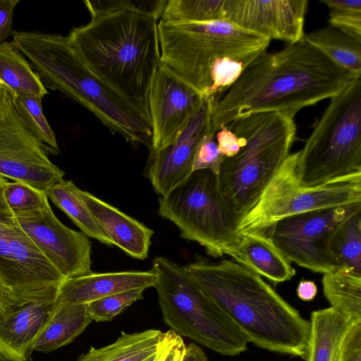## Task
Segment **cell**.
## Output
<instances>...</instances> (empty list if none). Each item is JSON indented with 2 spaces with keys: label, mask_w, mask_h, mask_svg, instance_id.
<instances>
[{
  "label": "cell",
  "mask_w": 361,
  "mask_h": 361,
  "mask_svg": "<svg viewBox=\"0 0 361 361\" xmlns=\"http://www.w3.org/2000/svg\"><path fill=\"white\" fill-rule=\"evenodd\" d=\"M356 79L303 38L279 51H266L224 93L211 98L208 131L215 135L233 121L257 112L294 118L302 108L334 97Z\"/></svg>",
  "instance_id": "1"
},
{
  "label": "cell",
  "mask_w": 361,
  "mask_h": 361,
  "mask_svg": "<svg viewBox=\"0 0 361 361\" xmlns=\"http://www.w3.org/2000/svg\"><path fill=\"white\" fill-rule=\"evenodd\" d=\"M84 3L90 20L70 32L72 47L98 78L149 112L150 85L161 63L158 19L166 1L152 10L130 1Z\"/></svg>",
  "instance_id": "2"
},
{
  "label": "cell",
  "mask_w": 361,
  "mask_h": 361,
  "mask_svg": "<svg viewBox=\"0 0 361 361\" xmlns=\"http://www.w3.org/2000/svg\"><path fill=\"white\" fill-rule=\"evenodd\" d=\"M185 267L249 343L305 360L310 322L261 276L231 259Z\"/></svg>",
  "instance_id": "3"
},
{
  "label": "cell",
  "mask_w": 361,
  "mask_h": 361,
  "mask_svg": "<svg viewBox=\"0 0 361 361\" xmlns=\"http://www.w3.org/2000/svg\"><path fill=\"white\" fill-rule=\"evenodd\" d=\"M13 42L45 87L59 90L93 113L114 134L152 147L149 112L98 78L72 47L68 36L13 31Z\"/></svg>",
  "instance_id": "4"
},
{
  "label": "cell",
  "mask_w": 361,
  "mask_h": 361,
  "mask_svg": "<svg viewBox=\"0 0 361 361\" xmlns=\"http://www.w3.org/2000/svg\"><path fill=\"white\" fill-rule=\"evenodd\" d=\"M227 127L239 139L240 150L224 157L217 175L220 192L238 226L259 200L289 156L295 141L294 119L279 112H257Z\"/></svg>",
  "instance_id": "5"
},
{
  "label": "cell",
  "mask_w": 361,
  "mask_h": 361,
  "mask_svg": "<svg viewBox=\"0 0 361 361\" xmlns=\"http://www.w3.org/2000/svg\"><path fill=\"white\" fill-rule=\"evenodd\" d=\"M161 61L209 98L211 76L218 64L233 59L247 66L266 51L270 39L246 31L227 20L207 23L159 20Z\"/></svg>",
  "instance_id": "6"
},
{
  "label": "cell",
  "mask_w": 361,
  "mask_h": 361,
  "mask_svg": "<svg viewBox=\"0 0 361 361\" xmlns=\"http://www.w3.org/2000/svg\"><path fill=\"white\" fill-rule=\"evenodd\" d=\"M152 270L164 321L172 330L222 355L247 350L246 336L185 267L157 256Z\"/></svg>",
  "instance_id": "7"
},
{
  "label": "cell",
  "mask_w": 361,
  "mask_h": 361,
  "mask_svg": "<svg viewBox=\"0 0 361 361\" xmlns=\"http://www.w3.org/2000/svg\"><path fill=\"white\" fill-rule=\"evenodd\" d=\"M361 174V78L331 98L298 152L301 185L317 187Z\"/></svg>",
  "instance_id": "8"
},
{
  "label": "cell",
  "mask_w": 361,
  "mask_h": 361,
  "mask_svg": "<svg viewBox=\"0 0 361 361\" xmlns=\"http://www.w3.org/2000/svg\"><path fill=\"white\" fill-rule=\"evenodd\" d=\"M158 212L179 228L182 238L198 243L212 257H232L240 243L241 234L210 170L193 171L160 197Z\"/></svg>",
  "instance_id": "9"
},
{
  "label": "cell",
  "mask_w": 361,
  "mask_h": 361,
  "mask_svg": "<svg viewBox=\"0 0 361 361\" xmlns=\"http://www.w3.org/2000/svg\"><path fill=\"white\" fill-rule=\"evenodd\" d=\"M298 152L290 154L237 226L240 234H267L276 222L312 211L361 204V174L317 187L300 185L297 176Z\"/></svg>",
  "instance_id": "10"
},
{
  "label": "cell",
  "mask_w": 361,
  "mask_h": 361,
  "mask_svg": "<svg viewBox=\"0 0 361 361\" xmlns=\"http://www.w3.org/2000/svg\"><path fill=\"white\" fill-rule=\"evenodd\" d=\"M0 176V280L13 298L55 300L65 278L20 226L4 194Z\"/></svg>",
  "instance_id": "11"
},
{
  "label": "cell",
  "mask_w": 361,
  "mask_h": 361,
  "mask_svg": "<svg viewBox=\"0 0 361 361\" xmlns=\"http://www.w3.org/2000/svg\"><path fill=\"white\" fill-rule=\"evenodd\" d=\"M49 154H57L35 137L16 109L13 91L0 80V176L45 193L65 175Z\"/></svg>",
  "instance_id": "12"
},
{
  "label": "cell",
  "mask_w": 361,
  "mask_h": 361,
  "mask_svg": "<svg viewBox=\"0 0 361 361\" xmlns=\"http://www.w3.org/2000/svg\"><path fill=\"white\" fill-rule=\"evenodd\" d=\"M361 204L317 210L291 216L269 228L275 246L291 262L322 274L343 267L331 244L336 230Z\"/></svg>",
  "instance_id": "13"
},
{
  "label": "cell",
  "mask_w": 361,
  "mask_h": 361,
  "mask_svg": "<svg viewBox=\"0 0 361 361\" xmlns=\"http://www.w3.org/2000/svg\"><path fill=\"white\" fill-rule=\"evenodd\" d=\"M15 216L31 241L65 279L92 272L88 237L64 226L48 200L38 210Z\"/></svg>",
  "instance_id": "14"
},
{
  "label": "cell",
  "mask_w": 361,
  "mask_h": 361,
  "mask_svg": "<svg viewBox=\"0 0 361 361\" xmlns=\"http://www.w3.org/2000/svg\"><path fill=\"white\" fill-rule=\"evenodd\" d=\"M203 100L195 88L161 63L147 98L152 133L150 151L157 152L172 144Z\"/></svg>",
  "instance_id": "15"
},
{
  "label": "cell",
  "mask_w": 361,
  "mask_h": 361,
  "mask_svg": "<svg viewBox=\"0 0 361 361\" xmlns=\"http://www.w3.org/2000/svg\"><path fill=\"white\" fill-rule=\"evenodd\" d=\"M307 0H224V20L252 33L288 44L304 36Z\"/></svg>",
  "instance_id": "16"
},
{
  "label": "cell",
  "mask_w": 361,
  "mask_h": 361,
  "mask_svg": "<svg viewBox=\"0 0 361 361\" xmlns=\"http://www.w3.org/2000/svg\"><path fill=\"white\" fill-rule=\"evenodd\" d=\"M210 110L211 99H204L172 144L157 152L150 151L145 176L160 197L166 195L192 174L195 149L207 132Z\"/></svg>",
  "instance_id": "17"
},
{
  "label": "cell",
  "mask_w": 361,
  "mask_h": 361,
  "mask_svg": "<svg viewBox=\"0 0 361 361\" xmlns=\"http://www.w3.org/2000/svg\"><path fill=\"white\" fill-rule=\"evenodd\" d=\"M55 300L8 296L0 307V353L7 361H27Z\"/></svg>",
  "instance_id": "18"
},
{
  "label": "cell",
  "mask_w": 361,
  "mask_h": 361,
  "mask_svg": "<svg viewBox=\"0 0 361 361\" xmlns=\"http://www.w3.org/2000/svg\"><path fill=\"white\" fill-rule=\"evenodd\" d=\"M154 272L124 271L90 273L65 279L59 286L53 309L91 302L120 292L154 287Z\"/></svg>",
  "instance_id": "19"
},
{
  "label": "cell",
  "mask_w": 361,
  "mask_h": 361,
  "mask_svg": "<svg viewBox=\"0 0 361 361\" xmlns=\"http://www.w3.org/2000/svg\"><path fill=\"white\" fill-rule=\"evenodd\" d=\"M78 192L113 245L132 257H147L154 234L151 228L89 192L80 189Z\"/></svg>",
  "instance_id": "20"
},
{
  "label": "cell",
  "mask_w": 361,
  "mask_h": 361,
  "mask_svg": "<svg viewBox=\"0 0 361 361\" xmlns=\"http://www.w3.org/2000/svg\"><path fill=\"white\" fill-rule=\"evenodd\" d=\"M231 257L274 283L289 281L295 274L290 262L275 246L268 234H241L240 243Z\"/></svg>",
  "instance_id": "21"
},
{
  "label": "cell",
  "mask_w": 361,
  "mask_h": 361,
  "mask_svg": "<svg viewBox=\"0 0 361 361\" xmlns=\"http://www.w3.org/2000/svg\"><path fill=\"white\" fill-rule=\"evenodd\" d=\"M305 361H336L342 338L352 324L331 307L312 312Z\"/></svg>",
  "instance_id": "22"
},
{
  "label": "cell",
  "mask_w": 361,
  "mask_h": 361,
  "mask_svg": "<svg viewBox=\"0 0 361 361\" xmlns=\"http://www.w3.org/2000/svg\"><path fill=\"white\" fill-rule=\"evenodd\" d=\"M92 322L87 304L52 310L35 339L33 351L48 353L71 343Z\"/></svg>",
  "instance_id": "23"
},
{
  "label": "cell",
  "mask_w": 361,
  "mask_h": 361,
  "mask_svg": "<svg viewBox=\"0 0 361 361\" xmlns=\"http://www.w3.org/2000/svg\"><path fill=\"white\" fill-rule=\"evenodd\" d=\"M163 336L164 332L157 329L121 331L116 341L99 348L91 347L78 361H154Z\"/></svg>",
  "instance_id": "24"
},
{
  "label": "cell",
  "mask_w": 361,
  "mask_h": 361,
  "mask_svg": "<svg viewBox=\"0 0 361 361\" xmlns=\"http://www.w3.org/2000/svg\"><path fill=\"white\" fill-rule=\"evenodd\" d=\"M303 39L335 64L361 78V41L331 26L304 34Z\"/></svg>",
  "instance_id": "25"
},
{
  "label": "cell",
  "mask_w": 361,
  "mask_h": 361,
  "mask_svg": "<svg viewBox=\"0 0 361 361\" xmlns=\"http://www.w3.org/2000/svg\"><path fill=\"white\" fill-rule=\"evenodd\" d=\"M324 295L352 324L361 323V274L342 267L323 274Z\"/></svg>",
  "instance_id": "26"
},
{
  "label": "cell",
  "mask_w": 361,
  "mask_h": 361,
  "mask_svg": "<svg viewBox=\"0 0 361 361\" xmlns=\"http://www.w3.org/2000/svg\"><path fill=\"white\" fill-rule=\"evenodd\" d=\"M79 188L72 180L62 179L45 192L47 198L61 209L87 237L112 246L94 216L79 195Z\"/></svg>",
  "instance_id": "27"
},
{
  "label": "cell",
  "mask_w": 361,
  "mask_h": 361,
  "mask_svg": "<svg viewBox=\"0 0 361 361\" xmlns=\"http://www.w3.org/2000/svg\"><path fill=\"white\" fill-rule=\"evenodd\" d=\"M0 80L15 93L42 98L48 94L40 78L13 42L0 44Z\"/></svg>",
  "instance_id": "28"
},
{
  "label": "cell",
  "mask_w": 361,
  "mask_h": 361,
  "mask_svg": "<svg viewBox=\"0 0 361 361\" xmlns=\"http://www.w3.org/2000/svg\"><path fill=\"white\" fill-rule=\"evenodd\" d=\"M224 0L166 1L161 19L169 22L207 23L224 20Z\"/></svg>",
  "instance_id": "29"
},
{
  "label": "cell",
  "mask_w": 361,
  "mask_h": 361,
  "mask_svg": "<svg viewBox=\"0 0 361 361\" xmlns=\"http://www.w3.org/2000/svg\"><path fill=\"white\" fill-rule=\"evenodd\" d=\"M331 247L343 267L361 274V210L341 224L333 236Z\"/></svg>",
  "instance_id": "30"
},
{
  "label": "cell",
  "mask_w": 361,
  "mask_h": 361,
  "mask_svg": "<svg viewBox=\"0 0 361 361\" xmlns=\"http://www.w3.org/2000/svg\"><path fill=\"white\" fill-rule=\"evenodd\" d=\"M41 100L30 94L14 92L16 109L27 126L39 141L59 154L56 135L44 115Z\"/></svg>",
  "instance_id": "31"
},
{
  "label": "cell",
  "mask_w": 361,
  "mask_h": 361,
  "mask_svg": "<svg viewBox=\"0 0 361 361\" xmlns=\"http://www.w3.org/2000/svg\"><path fill=\"white\" fill-rule=\"evenodd\" d=\"M143 289L120 292L100 298L87 304L92 321H111L134 302L143 299Z\"/></svg>",
  "instance_id": "32"
},
{
  "label": "cell",
  "mask_w": 361,
  "mask_h": 361,
  "mask_svg": "<svg viewBox=\"0 0 361 361\" xmlns=\"http://www.w3.org/2000/svg\"><path fill=\"white\" fill-rule=\"evenodd\" d=\"M4 194L8 207L14 214L38 210L48 200L44 192L18 181L8 180L4 187Z\"/></svg>",
  "instance_id": "33"
},
{
  "label": "cell",
  "mask_w": 361,
  "mask_h": 361,
  "mask_svg": "<svg viewBox=\"0 0 361 361\" xmlns=\"http://www.w3.org/2000/svg\"><path fill=\"white\" fill-rule=\"evenodd\" d=\"M224 157L219 152L214 140V134L207 130L197 145L192 163V172L207 169L218 175Z\"/></svg>",
  "instance_id": "34"
},
{
  "label": "cell",
  "mask_w": 361,
  "mask_h": 361,
  "mask_svg": "<svg viewBox=\"0 0 361 361\" xmlns=\"http://www.w3.org/2000/svg\"><path fill=\"white\" fill-rule=\"evenodd\" d=\"M336 361H361V323L351 325L346 331Z\"/></svg>",
  "instance_id": "35"
},
{
  "label": "cell",
  "mask_w": 361,
  "mask_h": 361,
  "mask_svg": "<svg viewBox=\"0 0 361 361\" xmlns=\"http://www.w3.org/2000/svg\"><path fill=\"white\" fill-rule=\"evenodd\" d=\"M185 345L179 334L170 329L164 332L163 338L154 361H182Z\"/></svg>",
  "instance_id": "36"
},
{
  "label": "cell",
  "mask_w": 361,
  "mask_h": 361,
  "mask_svg": "<svg viewBox=\"0 0 361 361\" xmlns=\"http://www.w3.org/2000/svg\"><path fill=\"white\" fill-rule=\"evenodd\" d=\"M330 26L361 41V12L330 11Z\"/></svg>",
  "instance_id": "37"
},
{
  "label": "cell",
  "mask_w": 361,
  "mask_h": 361,
  "mask_svg": "<svg viewBox=\"0 0 361 361\" xmlns=\"http://www.w3.org/2000/svg\"><path fill=\"white\" fill-rule=\"evenodd\" d=\"M19 0H0V44L13 35V11Z\"/></svg>",
  "instance_id": "38"
},
{
  "label": "cell",
  "mask_w": 361,
  "mask_h": 361,
  "mask_svg": "<svg viewBox=\"0 0 361 361\" xmlns=\"http://www.w3.org/2000/svg\"><path fill=\"white\" fill-rule=\"evenodd\" d=\"M216 137L219 152L224 157H232L239 152V139L227 127L217 131Z\"/></svg>",
  "instance_id": "39"
},
{
  "label": "cell",
  "mask_w": 361,
  "mask_h": 361,
  "mask_svg": "<svg viewBox=\"0 0 361 361\" xmlns=\"http://www.w3.org/2000/svg\"><path fill=\"white\" fill-rule=\"evenodd\" d=\"M330 11L338 12H361V0H321Z\"/></svg>",
  "instance_id": "40"
},
{
  "label": "cell",
  "mask_w": 361,
  "mask_h": 361,
  "mask_svg": "<svg viewBox=\"0 0 361 361\" xmlns=\"http://www.w3.org/2000/svg\"><path fill=\"white\" fill-rule=\"evenodd\" d=\"M296 293L300 300L311 301L317 294V286L312 281L302 280L298 285Z\"/></svg>",
  "instance_id": "41"
},
{
  "label": "cell",
  "mask_w": 361,
  "mask_h": 361,
  "mask_svg": "<svg viewBox=\"0 0 361 361\" xmlns=\"http://www.w3.org/2000/svg\"><path fill=\"white\" fill-rule=\"evenodd\" d=\"M182 361H208L204 350L195 343L185 345Z\"/></svg>",
  "instance_id": "42"
},
{
  "label": "cell",
  "mask_w": 361,
  "mask_h": 361,
  "mask_svg": "<svg viewBox=\"0 0 361 361\" xmlns=\"http://www.w3.org/2000/svg\"><path fill=\"white\" fill-rule=\"evenodd\" d=\"M8 295L9 294L8 293L7 290H6L5 287L4 286L0 280V307L5 302Z\"/></svg>",
  "instance_id": "43"
},
{
  "label": "cell",
  "mask_w": 361,
  "mask_h": 361,
  "mask_svg": "<svg viewBox=\"0 0 361 361\" xmlns=\"http://www.w3.org/2000/svg\"><path fill=\"white\" fill-rule=\"evenodd\" d=\"M0 361H7L1 353H0Z\"/></svg>",
  "instance_id": "44"
}]
</instances>
